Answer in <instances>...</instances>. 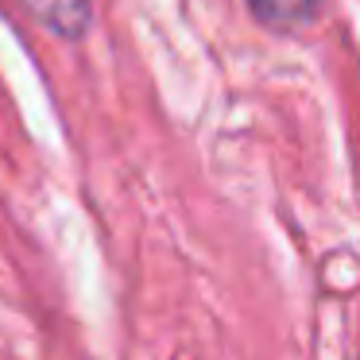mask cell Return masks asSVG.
<instances>
[{
  "label": "cell",
  "instance_id": "cell-2",
  "mask_svg": "<svg viewBox=\"0 0 360 360\" xmlns=\"http://www.w3.org/2000/svg\"><path fill=\"white\" fill-rule=\"evenodd\" d=\"M326 0H248L252 16L271 32H298L321 16Z\"/></svg>",
  "mask_w": 360,
  "mask_h": 360
},
{
  "label": "cell",
  "instance_id": "cell-1",
  "mask_svg": "<svg viewBox=\"0 0 360 360\" xmlns=\"http://www.w3.org/2000/svg\"><path fill=\"white\" fill-rule=\"evenodd\" d=\"M24 4L43 27H51V32L58 35V39H82L86 27L94 24L89 0H24Z\"/></svg>",
  "mask_w": 360,
  "mask_h": 360
}]
</instances>
